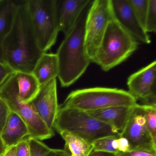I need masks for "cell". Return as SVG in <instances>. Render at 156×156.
<instances>
[{
  "label": "cell",
  "mask_w": 156,
  "mask_h": 156,
  "mask_svg": "<svg viewBox=\"0 0 156 156\" xmlns=\"http://www.w3.org/2000/svg\"><path fill=\"white\" fill-rule=\"evenodd\" d=\"M4 63L15 72L32 73L43 54L33 30L25 1H19L11 30L2 46Z\"/></svg>",
  "instance_id": "cell-1"
},
{
  "label": "cell",
  "mask_w": 156,
  "mask_h": 156,
  "mask_svg": "<svg viewBox=\"0 0 156 156\" xmlns=\"http://www.w3.org/2000/svg\"><path fill=\"white\" fill-rule=\"evenodd\" d=\"M93 1L89 0L76 22L66 35L56 54L59 64L58 77L62 87L70 86L84 73L91 62L85 46L87 18Z\"/></svg>",
  "instance_id": "cell-2"
},
{
  "label": "cell",
  "mask_w": 156,
  "mask_h": 156,
  "mask_svg": "<svg viewBox=\"0 0 156 156\" xmlns=\"http://www.w3.org/2000/svg\"><path fill=\"white\" fill-rule=\"evenodd\" d=\"M138 44L113 18L108 25L92 62L107 72L125 62L137 49Z\"/></svg>",
  "instance_id": "cell-3"
},
{
  "label": "cell",
  "mask_w": 156,
  "mask_h": 156,
  "mask_svg": "<svg viewBox=\"0 0 156 156\" xmlns=\"http://www.w3.org/2000/svg\"><path fill=\"white\" fill-rule=\"evenodd\" d=\"M53 128L59 133L66 131L92 144L104 137L120 136V133L88 112L62 105L59 107Z\"/></svg>",
  "instance_id": "cell-4"
},
{
  "label": "cell",
  "mask_w": 156,
  "mask_h": 156,
  "mask_svg": "<svg viewBox=\"0 0 156 156\" xmlns=\"http://www.w3.org/2000/svg\"><path fill=\"white\" fill-rule=\"evenodd\" d=\"M137 104L136 99L128 91L98 87L73 91L62 106L89 112L112 107L133 106Z\"/></svg>",
  "instance_id": "cell-5"
},
{
  "label": "cell",
  "mask_w": 156,
  "mask_h": 156,
  "mask_svg": "<svg viewBox=\"0 0 156 156\" xmlns=\"http://www.w3.org/2000/svg\"><path fill=\"white\" fill-rule=\"evenodd\" d=\"M25 4L38 45L45 53L54 45L59 32L55 15L54 0H26Z\"/></svg>",
  "instance_id": "cell-6"
},
{
  "label": "cell",
  "mask_w": 156,
  "mask_h": 156,
  "mask_svg": "<svg viewBox=\"0 0 156 156\" xmlns=\"http://www.w3.org/2000/svg\"><path fill=\"white\" fill-rule=\"evenodd\" d=\"M110 0L93 1L87 18L85 30L86 51L91 62L109 22L113 19Z\"/></svg>",
  "instance_id": "cell-7"
},
{
  "label": "cell",
  "mask_w": 156,
  "mask_h": 156,
  "mask_svg": "<svg viewBox=\"0 0 156 156\" xmlns=\"http://www.w3.org/2000/svg\"><path fill=\"white\" fill-rule=\"evenodd\" d=\"M0 98L5 101L10 111L25 122L29 130V138L42 140L53 136V130L48 128L30 103L22 102L16 94L2 87H0Z\"/></svg>",
  "instance_id": "cell-8"
},
{
  "label": "cell",
  "mask_w": 156,
  "mask_h": 156,
  "mask_svg": "<svg viewBox=\"0 0 156 156\" xmlns=\"http://www.w3.org/2000/svg\"><path fill=\"white\" fill-rule=\"evenodd\" d=\"M120 136L127 140L131 150H142L156 153V143L146 125L144 105L137 104Z\"/></svg>",
  "instance_id": "cell-9"
},
{
  "label": "cell",
  "mask_w": 156,
  "mask_h": 156,
  "mask_svg": "<svg viewBox=\"0 0 156 156\" xmlns=\"http://www.w3.org/2000/svg\"><path fill=\"white\" fill-rule=\"evenodd\" d=\"M128 92L142 105L156 107V62L130 75L128 78Z\"/></svg>",
  "instance_id": "cell-10"
},
{
  "label": "cell",
  "mask_w": 156,
  "mask_h": 156,
  "mask_svg": "<svg viewBox=\"0 0 156 156\" xmlns=\"http://www.w3.org/2000/svg\"><path fill=\"white\" fill-rule=\"evenodd\" d=\"M30 103L48 128L53 130L60 107L57 99L56 79L40 86L38 93Z\"/></svg>",
  "instance_id": "cell-11"
},
{
  "label": "cell",
  "mask_w": 156,
  "mask_h": 156,
  "mask_svg": "<svg viewBox=\"0 0 156 156\" xmlns=\"http://www.w3.org/2000/svg\"><path fill=\"white\" fill-rule=\"evenodd\" d=\"M113 18L138 42L151 43L150 37L140 23L127 0H110Z\"/></svg>",
  "instance_id": "cell-12"
},
{
  "label": "cell",
  "mask_w": 156,
  "mask_h": 156,
  "mask_svg": "<svg viewBox=\"0 0 156 156\" xmlns=\"http://www.w3.org/2000/svg\"><path fill=\"white\" fill-rule=\"evenodd\" d=\"M89 0H54L55 21L59 32L66 35Z\"/></svg>",
  "instance_id": "cell-13"
},
{
  "label": "cell",
  "mask_w": 156,
  "mask_h": 156,
  "mask_svg": "<svg viewBox=\"0 0 156 156\" xmlns=\"http://www.w3.org/2000/svg\"><path fill=\"white\" fill-rule=\"evenodd\" d=\"M2 86L14 92L23 103H30L37 94L40 85L32 73L14 72Z\"/></svg>",
  "instance_id": "cell-14"
},
{
  "label": "cell",
  "mask_w": 156,
  "mask_h": 156,
  "mask_svg": "<svg viewBox=\"0 0 156 156\" xmlns=\"http://www.w3.org/2000/svg\"><path fill=\"white\" fill-rule=\"evenodd\" d=\"M134 106L112 107L87 112L93 117L109 125L120 133L126 125Z\"/></svg>",
  "instance_id": "cell-15"
},
{
  "label": "cell",
  "mask_w": 156,
  "mask_h": 156,
  "mask_svg": "<svg viewBox=\"0 0 156 156\" xmlns=\"http://www.w3.org/2000/svg\"><path fill=\"white\" fill-rule=\"evenodd\" d=\"M29 136V129L25 122L17 114L11 111L0 136L7 147L16 145Z\"/></svg>",
  "instance_id": "cell-16"
},
{
  "label": "cell",
  "mask_w": 156,
  "mask_h": 156,
  "mask_svg": "<svg viewBox=\"0 0 156 156\" xmlns=\"http://www.w3.org/2000/svg\"><path fill=\"white\" fill-rule=\"evenodd\" d=\"M32 73L40 86L56 79L59 73V64L56 54L44 53L36 63Z\"/></svg>",
  "instance_id": "cell-17"
},
{
  "label": "cell",
  "mask_w": 156,
  "mask_h": 156,
  "mask_svg": "<svg viewBox=\"0 0 156 156\" xmlns=\"http://www.w3.org/2000/svg\"><path fill=\"white\" fill-rule=\"evenodd\" d=\"M19 1L0 0V62L4 63L2 46L11 30Z\"/></svg>",
  "instance_id": "cell-18"
},
{
  "label": "cell",
  "mask_w": 156,
  "mask_h": 156,
  "mask_svg": "<svg viewBox=\"0 0 156 156\" xmlns=\"http://www.w3.org/2000/svg\"><path fill=\"white\" fill-rule=\"evenodd\" d=\"M59 134L65 141L64 150L70 156H87L93 150L92 143L66 131Z\"/></svg>",
  "instance_id": "cell-19"
},
{
  "label": "cell",
  "mask_w": 156,
  "mask_h": 156,
  "mask_svg": "<svg viewBox=\"0 0 156 156\" xmlns=\"http://www.w3.org/2000/svg\"><path fill=\"white\" fill-rule=\"evenodd\" d=\"M119 136H108L97 140L92 143L93 150L118 153L117 138Z\"/></svg>",
  "instance_id": "cell-20"
},
{
  "label": "cell",
  "mask_w": 156,
  "mask_h": 156,
  "mask_svg": "<svg viewBox=\"0 0 156 156\" xmlns=\"http://www.w3.org/2000/svg\"><path fill=\"white\" fill-rule=\"evenodd\" d=\"M138 20L145 30L148 10V0H127Z\"/></svg>",
  "instance_id": "cell-21"
},
{
  "label": "cell",
  "mask_w": 156,
  "mask_h": 156,
  "mask_svg": "<svg viewBox=\"0 0 156 156\" xmlns=\"http://www.w3.org/2000/svg\"><path fill=\"white\" fill-rule=\"evenodd\" d=\"M143 105L147 127L153 141L156 143V107Z\"/></svg>",
  "instance_id": "cell-22"
},
{
  "label": "cell",
  "mask_w": 156,
  "mask_h": 156,
  "mask_svg": "<svg viewBox=\"0 0 156 156\" xmlns=\"http://www.w3.org/2000/svg\"><path fill=\"white\" fill-rule=\"evenodd\" d=\"M148 10L145 22V30L146 32L156 33V1L148 0Z\"/></svg>",
  "instance_id": "cell-23"
},
{
  "label": "cell",
  "mask_w": 156,
  "mask_h": 156,
  "mask_svg": "<svg viewBox=\"0 0 156 156\" xmlns=\"http://www.w3.org/2000/svg\"><path fill=\"white\" fill-rule=\"evenodd\" d=\"M30 156H46L51 150L41 140L35 139L30 138Z\"/></svg>",
  "instance_id": "cell-24"
},
{
  "label": "cell",
  "mask_w": 156,
  "mask_h": 156,
  "mask_svg": "<svg viewBox=\"0 0 156 156\" xmlns=\"http://www.w3.org/2000/svg\"><path fill=\"white\" fill-rule=\"evenodd\" d=\"M10 110L5 101L0 98V136L6 125Z\"/></svg>",
  "instance_id": "cell-25"
},
{
  "label": "cell",
  "mask_w": 156,
  "mask_h": 156,
  "mask_svg": "<svg viewBox=\"0 0 156 156\" xmlns=\"http://www.w3.org/2000/svg\"><path fill=\"white\" fill-rule=\"evenodd\" d=\"M17 156H30V138H25L16 144Z\"/></svg>",
  "instance_id": "cell-26"
},
{
  "label": "cell",
  "mask_w": 156,
  "mask_h": 156,
  "mask_svg": "<svg viewBox=\"0 0 156 156\" xmlns=\"http://www.w3.org/2000/svg\"><path fill=\"white\" fill-rule=\"evenodd\" d=\"M14 72L8 65L0 62V87Z\"/></svg>",
  "instance_id": "cell-27"
},
{
  "label": "cell",
  "mask_w": 156,
  "mask_h": 156,
  "mask_svg": "<svg viewBox=\"0 0 156 156\" xmlns=\"http://www.w3.org/2000/svg\"><path fill=\"white\" fill-rule=\"evenodd\" d=\"M117 143L118 153H125L131 151L129 141L125 138L119 136L117 138Z\"/></svg>",
  "instance_id": "cell-28"
},
{
  "label": "cell",
  "mask_w": 156,
  "mask_h": 156,
  "mask_svg": "<svg viewBox=\"0 0 156 156\" xmlns=\"http://www.w3.org/2000/svg\"><path fill=\"white\" fill-rule=\"evenodd\" d=\"M119 156H156V153L142 150H131L125 153H118Z\"/></svg>",
  "instance_id": "cell-29"
},
{
  "label": "cell",
  "mask_w": 156,
  "mask_h": 156,
  "mask_svg": "<svg viewBox=\"0 0 156 156\" xmlns=\"http://www.w3.org/2000/svg\"><path fill=\"white\" fill-rule=\"evenodd\" d=\"M87 156H119V155L118 153L93 150Z\"/></svg>",
  "instance_id": "cell-30"
},
{
  "label": "cell",
  "mask_w": 156,
  "mask_h": 156,
  "mask_svg": "<svg viewBox=\"0 0 156 156\" xmlns=\"http://www.w3.org/2000/svg\"><path fill=\"white\" fill-rule=\"evenodd\" d=\"M46 156H70L63 149H51Z\"/></svg>",
  "instance_id": "cell-31"
},
{
  "label": "cell",
  "mask_w": 156,
  "mask_h": 156,
  "mask_svg": "<svg viewBox=\"0 0 156 156\" xmlns=\"http://www.w3.org/2000/svg\"><path fill=\"white\" fill-rule=\"evenodd\" d=\"M4 156H17L16 145L7 148Z\"/></svg>",
  "instance_id": "cell-32"
},
{
  "label": "cell",
  "mask_w": 156,
  "mask_h": 156,
  "mask_svg": "<svg viewBox=\"0 0 156 156\" xmlns=\"http://www.w3.org/2000/svg\"><path fill=\"white\" fill-rule=\"evenodd\" d=\"M7 147L0 136V156H4Z\"/></svg>",
  "instance_id": "cell-33"
}]
</instances>
